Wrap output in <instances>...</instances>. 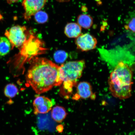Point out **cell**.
Here are the masks:
<instances>
[{
	"label": "cell",
	"mask_w": 135,
	"mask_h": 135,
	"mask_svg": "<svg viewBox=\"0 0 135 135\" xmlns=\"http://www.w3.org/2000/svg\"><path fill=\"white\" fill-rule=\"evenodd\" d=\"M59 67L46 58L33 59L26 75L27 83L35 93L40 94L62 84Z\"/></svg>",
	"instance_id": "6da1fadb"
},
{
	"label": "cell",
	"mask_w": 135,
	"mask_h": 135,
	"mask_svg": "<svg viewBox=\"0 0 135 135\" xmlns=\"http://www.w3.org/2000/svg\"><path fill=\"white\" fill-rule=\"evenodd\" d=\"M133 72L124 62L118 63L111 72L108 80L109 90L114 97L120 99L129 98L132 96Z\"/></svg>",
	"instance_id": "7a4b0ae2"
},
{
	"label": "cell",
	"mask_w": 135,
	"mask_h": 135,
	"mask_svg": "<svg viewBox=\"0 0 135 135\" xmlns=\"http://www.w3.org/2000/svg\"><path fill=\"white\" fill-rule=\"evenodd\" d=\"M85 67L84 60L70 61L63 64L59 67L61 80L63 84L75 86L77 85L78 80L81 77Z\"/></svg>",
	"instance_id": "3957f363"
},
{
	"label": "cell",
	"mask_w": 135,
	"mask_h": 135,
	"mask_svg": "<svg viewBox=\"0 0 135 135\" xmlns=\"http://www.w3.org/2000/svg\"><path fill=\"white\" fill-rule=\"evenodd\" d=\"M25 26L15 25L7 30L5 35L7 38L11 45L17 47L22 46L27 40Z\"/></svg>",
	"instance_id": "277c9868"
},
{
	"label": "cell",
	"mask_w": 135,
	"mask_h": 135,
	"mask_svg": "<svg viewBox=\"0 0 135 135\" xmlns=\"http://www.w3.org/2000/svg\"><path fill=\"white\" fill-rule=\"evenodd\" d=\"M47 1V0H23L22 5L25 11L23 14L25 19L29 20L44 7Z\"/></svg>",
	"instance_id": "5b68a950"
},
{
	"label": "cell",
	"mask_w": 135,
	"mask_h": 135,
	"mask_svg": "<svg viewBox=\"0 0 135 135\" xmlns=\"http://www.w3.org/2000/svg\"><path fill=\"white\" fill-rule=\"evenodd\" d=\"M77 48L83 51L94 49L97 43V39L88 33L81 34L75 40Z\"/></svg>",
	"instance_id": "8992f818"
},
{
	"label": "cell",
	"mask_w": 135,
	"mask_h": 135,
	"mask_svg": "<svg viewBox=\"0 0 135 135\" xmlns=\"http://www.w3.org/2000/svg\"><path fill=\"white\" fill-rule=\"evenodd\" d=\"M34 113L35 114L47 113L51 110L53 103L49 98L44 96L37 97L33 103Z\"/></svg>",
	"instance_id": "52a82bcc"
},
{
	"label": "cell",
	"mask_w": 135,
	"mask_h": 135,
	"mask_svg": "<svg viewBox=\"0 0 135 135\" xmlns=\"http://www.w3.org/2000/svg\"><path fill=\"white\" fill-rule=\"evenodd\" d=\"M96 98V94L92 91L91 86L89 83L85 81L80 82L77 85V93L75 97V99L90 98L94 100Z\"/></svg>",
	"instance_id": "ba28073f"
},
{
	"label": "cell",
	"mask_w": 135,
	"mask_h": 135,
	"mask_svg": "<svg viewBox=\"0 0 135 135\" xmlns=\"http://www.w3.org/2000/svg\"><path fill=\"white\" fill-rule=\"evenodd\" d=\"M41 42L38 38L33 35L30 36L28 40H26L23 45L24 48H25V54L28 55V56H33L38 53L39 51H41L40 49Z\"/></svg>",
	"instance_id": "9c48e42d"
},
{
	"label": "cell",
	"mask_w": 135,
	"mask_h": 135,
	"mask_svg": "<svg viewBox=\"0 0 135 135\" xmlns=\"http://www.w3.org/2000/svg\"><path fill=\"white\" fill-rule=\"evenodd\" d=\"M81 28L78 23H68L65 26V33L69 38H77L81 34Z\"/></svg>",
	"instance_id": "30bf717a"
},
{
	"label": "cell",
	"mask_w": 135,
	"mask_h": 135,
	"mask_svg": "<svg viewBox=\"0 0 135 135\" xmlns=\"http://www.w3.org/2000/svg\"><path fill=\"white\" fill-rule=\"evenodd\" d=\"M67 113L65 108L61 106H56L52 109L51 116L56 122L61 123L66 117Z\"/></svg>",
	"instance_id": "8fae6325"
},
{
	"label": "cell",
	"mask_w": 135,
	"mask_h": 135,
	"mask_svg": "<svg viewBox=\"0 0 135 135\" xmlns=\"http://www.w3.org/2000/svg\"><path fill=\"white\" fill-rule=\"evenodd\" d=\"M78 23L81 27L89 29L92 26L93 19L91 17L86 14L81 15L78 18Z\"/></svg>",
	"instance_id": "7c38bea8"
},
{
	"label": "cell",
	"mask_w": 135,
	"mask_h": 135,
	"mask_svg": "<svg viewBox=\"0 0 135 135\" xmlns=\"http://www.w3.org/2000/svg\"><path fill=\"white\" fill-rule=\"evenodd\" d=\"M11 49V44L7 38L0 37V56L7 54Z\"/></svg>",
	"instance_id": "4fadbf2b"
},
{
	"label": "cell",
	"mask_w": 135,
	"mask_h": 135,
	"mask_svg": "<svg viewBox=\"0 0 135 135\" xmlns=\"http://www.w3.org/2000/svg\"><path fill=\"white\" fill-rule=\"evenodd\" d=\"M125 29L131 33H135V11L130 13L124 26Z\"/></svg>",
	"instance_id": "5bb4252c"
},
{
	"label": "cell",
	"mask_w": 135,
	"mask_h": 135,
	"mask_svg": "<svg viewBox=\"0 0 135 135\" xmlns=\"http://www.w3.org/2000/svg\"><path fill=\"white\" fill-rule=\"evenodd\" d=\"M18 93L17 88L14 84H8L5 88L4 94L7 97L9 98L14 97L18 94Z\"/></svg>",
	"instance_id": "9a60e30c"
},
{
	"label": "cell",
	"mask_w": 135,
	"mask_h": 135,
	"mask_svg": "<svg viewBox=\"0 0 135 135\" xmlns=\"http://www.w3.org/2000/svg\"><path fill=\"white\" fill-rule=\"evenodd\" d=\"M54 57L56 62L58 63H64L66 60L68 54L64 51L59 50L55 52Z\"/></svg>",
	"instance_id": "2e32d148"
},
{
	"label": "cell",
	"mask_w": 135,
	"mask_h": 135,
	"mask_svg": "<svg viewBox=\"0 0 135 135\" xmlns=\"http://www.w3.org/2000/svg\"><path fill=\"white\" fill-rule=\"evenodd\" d=\"M35 21L39 23H44L48 21V17L47 13L43 11H39L35 14Z\"/></svg>",
	"instance_id": "e0dca14e"
},
{
	"label": "cell",
	"mask_w": 135,
	"mask_h": 135,
	"mask_svg": "<svg viewBox=\"0 0 135 135\" xmlns=\"http://www.w3.org/2000/svg\"><path fill=\"white\" fill-rule=\"evenodd\" d=\"M8 3L9 4H11L15 3L18 2L21 0H6Z\"/></svg>",
	"instance_id": "ac0fdd59"
},
{
	"label": "cell",
	"mask_w": 135,
	"mask_h": 135,
	"mask_svg": "<svg viewBox=\"0 0 135 135\" xmlns=\"http://www.w3.org/2000/svg\"><path fill=\"white\" fill-rule=\"evenodd\" d=\"M57 1L61 2H68L70 0H57Z\"/></svg>",
	"instance_id": "d6986e66"
}]
</instances>
